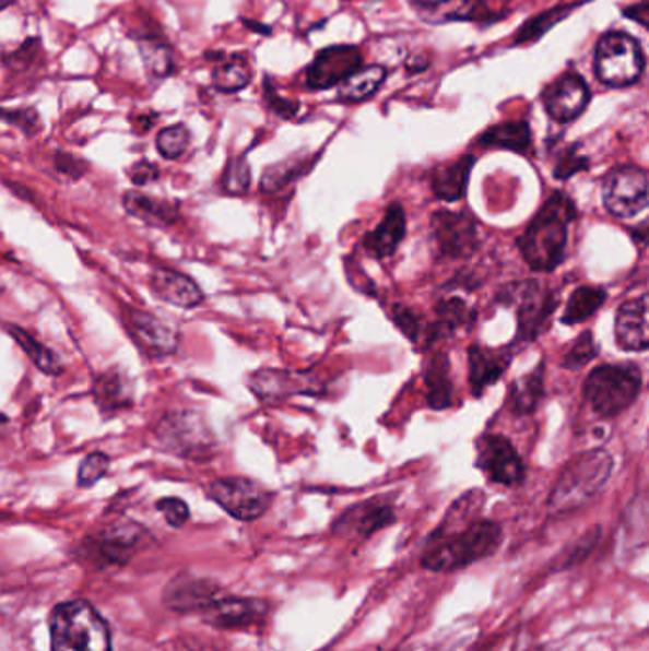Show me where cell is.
<instances>
[{"instance_id": "obj_14", "label": "cell", "mask_w": 649, "mask_h": 651, "mask_svg": "<svg viewBox=\"0 0 649 651\" xmlns=\"http://www.w3.org/2000/svg\"><path fill=\"white\" fill-rule=\"evenodd\" d=\"M589 86L577 73L562 74L543 92V104L551 119L569 122L577 119L589 104Z\"/></svg>"}, {"instance_id": "obj_11", "label": "cell", "mask_w": 649, "mask_h": 651, "mask_svg": "<svg viewBox=\"0 0 649 651\" xmlns=\"http://www.w3.org/2000/svg\"><path fill=\"white\" fill-rule=\"evenodd\" d=\"M430 240L440 258H465L476 248V223L465 212H436L430 220Z\"/></svg>"}, {"instance_id": "obj_52", "label": "cell", "mask_w": 649, "mask_h": 651, "mask_svg": "<svg viewBox=\"0 0 649 651\" xmlns=\"http://www.w3.org/2000/svg\"><path fill=\"white\" fill-rule=\"evenodd\" d=\"M625 15L640 23L642 27H648L649 0H640V2H636L633 7L625 8Z\"/></svg>"}, {"instance_id": "obj_2", "label": "cell", "mask_w": 649, "mask_h": 651, "mask_svg": "<svg viewBox=\"0 0 649 651\" xmlns=\"http://www.w3.org/2000/svg\"><path fill=\"white\" fill-rule=\"evenodd\" d=\"M576 220V206L564 193H554L531 220L518 248L533 271H553L566 256L569 223Z\"/></svg>"}, {"instance_id": "obj_36", "label": "cell", "mask_w": 649, "mask_h": 651, "mask_svg": "<svg viewBox=\"0 0 649 651\" xmlns=\"http://www.w3.org/2000/svg\"><path fill=\"white\" fill-rule=\"evenodd\" d=\"M140 54L149 73L156 79L170 76L174 71V56L168 46L156 38H143L140 43Z\"/></svg>"}, {"instance_id": "obj_44", "label": "cell", "mask_w": 649, "mask_h": 651, "mask_svg": "<svg viewBox=\"0 0 649 651\" xmlns=\"http://www.w3.org/2000/svg\"><path fill=\"white\" fill-rule=\"evenodd\" d=\"M156 509L163 512L166 522L174 528H181L189 520V507L179 497H164L156 504Z\"/></svg>"}, {"instance_id": "obj_21", "label": "cell", "mask_w": 649, "mask_h": 651, "mask_svg": "<svg viewBox=\"0 0 649 651\" xmlns=\"http://www.w3.org/2000/svg\"><path fill=\"white\" fill-rule=\"evenodd\" d=\"M92 394L104 414H115L125 407L132 406L133 383L126 371L113 368L94 379Z\"/></svg>"}, {"instance_id": "obj_45", "label": "cell", "mask_w": 649, "mask_h": 651, "mask_svg": "<svg viewBox=\"0 0 649 651\" xmlns=\"http://www.w3.org/2000/svg\"><path fill=\"white\" fill-rule=\"evenodd\" d=\"M392 320H394V324L399 326L402 333H406L408 338H410L413 343L420 341L423 328H421L420 317H417L412 309H406V307H402V305H394V309H392Z\"/></svg>"}, {"instance_id": "obj_35", "label": "cell", "mask_w": 649, "mask_h": 651, "mask_svg": "<svg viewBox=\"0 0 649 651\" xmlns=\"http://www.w3.org/2000/svg\"><path fill=\"white\" fill-rule=\"evenodd\" d=\"M212 81H214L215 88L222 90V92H238L250 84V63L246 58H238V56L223 61L222 66L215 67Z\"/></svg>"}, {"instance_id": "obj_27", "label": "cell", "mask_w": 649, "mask_h": 651, "mask_svg": "<svg viewBox=\"0 0 649 651\" xmlns=\"http://www.w3.org/2000/svg\"><path fill=\"white\" fill-rule=\"evenodd\" d=\"M510 363L509 353H495L489 348H469V370H471L472 392L479 396L486 387L502 378Z\"/></svg>"}, {"instance_id": "obj_10", "label": "cell", "mask_w": 649, "mask_h": 651, "mask_svg": "<svg viewBox=\"0 0 649 651\" xmlns=\"http://www.w3.org/2000/svg\"><path fill=\"white\" fill-rule=\"evenodd\" d=\"M126 332L141 353L148 356H170L179 347V333L174 326L151 312L126 305L122 309Z\"/></svg>"}, {"instance_id": "obj_6", "label": "cell", "mask_w": 649, "mask_h": 651, "mask_svg": "<svg viewBox=\"0 0 649 651\" xmlns=\"http://www.w3.org/2000/svg\"><path fill=\"white\" fill-rule=\"evenodd\" d=\"M155 438L166 452L177 458L206 459L214 453L215 438L202 415L179 410L164 415L155 427Z\"/></svg>"}, {"instance_id": "obj_28", "label": "cell", "mask_w": 649, "mask_h": 651, "mask_svg": "<svg viewBox=\"0 0 649 651\" xmlns=\"http://www.w3.org/2000/svg\"><path fill=\"white\" fill-rule=\"evenodd\" d=\"M480 145L484 147H502L517 151V153H528L531 151V132L528 122L517 120V122H503L497 127H492L487 132L480 135Z\"/></svg>"}, {"instance_id": "obj_8", "label": "cell", "mask_w": 649, "mask_h": 651, "mask_svg": "<svg viewBox=\"0 0 649 651\" xmlns=\"http://www.w3.org/2000/svg\"><path fill=\"white\" fill-rule=\"evenodd\" d=\"M210 497L229 512L231 517L243 522L261 519L271 507V494L258 482L243 476H227L210 484Z\"/></svg>"}, {"instance_id": "obj_3", "label": "cell", "mask_w": 649, "mask_h": 651, "mask_svg": "<svg viewBox=\"0 0 649 651\" xmlns=\"http://www.w3.org/2000/svg\"><path fill=\"white\" fill-rule=\"evenodd\" d=\"M612 469V455L602 448L576 455L558 474L548 496V512L562 517L579 511L604 488Z\"/></svg>"}, {"instance_id": "obj_31", "label": "cell", "mask_w": 649, "mask_h": 651, "mask_svg": "<svg viewBox=\"0 0 649 651\" xmlns=\"http://www.w3.org/2000/svg\"><path fill=\"white\" fill-rule=\"evenodd\" d=\"M387 71L381 66H369L356 69L340 84V97L345 102H364L374 96L384 84Z\"/></svg>"}, {"instance_id": "obj_15", "label": "cell", "mask_w": 649, "mask_h": 651, "mask_svg": "<svg viewBox=\"0 0 649 651\" xmlns=\"http://www.w3.org/2000/svg\"><path fill=\"white\" fill-rule=\"evenodd\" d=\"M269 604L258 599L217 596L204 609L206 622L220 629H248L267 619Z\"/></svg>"}, {"instance_id": "obj_17", "label": "cell", "mask_w": 649, "mask_h": 651, "mask_svg": "<svg viewBox=\"0 0 649 651\" xmlns=\"http://www.w3.org/2000/svg\"><path fill=\"white\" fill-rule=\"evenodd\" d=\"M149 286L158 299L179 309H194L204 301V294L191 276L170 267H155Z\"/></svg>"}, {"instance_id": "obj_26", "label": "cell", "mask_w": 649, "mask_h": 651, "mask_svg": "<svg viewBox=\"0 0 649 651\" xmlns=\"http://www.w3.org/2000/svg\"><path fill=\"white\" fill-rule=\"evenodd\" d=\"M220 596L217 587L204 579H181L166 591V604L177 612L206 609Z\"/></svg>"}, {"instance_id": "obj_47", "label": "cell", "mask_w": 649, "mask_h": 651, "mask_svg": "<svg viewBox=\"0 0 649 651\" xmlns=\"http://www.w3.org/2000/svg\"><path fill=\"white\" fill-rule=\"evenodd\" d=\"M128 174H130V179H132V184L135 187L149 186V184H153L161 176L158 166L149 163V161H140V163L133 164Z\"/></svg>"}, {"instance_id": "obj_30", "label": "cell", "mask_w": 649, "mask_h": 651, "mask_svg": "<svg viewBox=\"0 0 649 651\" xmlns=\"http://www.w3.org/2000/svg\"><path fill=\"white\" fill-rule=\"evenodd\" d=\"M248 383L261 400H279L294 392H303L302 378H295L288 371L261 370L253 374Z\"/></svg>"}, {"instance_id": "obj_20", "label": "cell", "mask_w": 649, "mask_h": 651, "mask_svg": "<svg viewBox=\"0 0 649 651\" xmlns=\"http://www.w3.org/2000/svg\"><path fill=\"white\" fill-rule=\"evenodd\" d=\"M404 235H406V214L399 202H392L391 206L387 208L381 223L364 238V248L379 260L389 258L404 240Z\"/></svg>"}, {"instance_id": "obj_1", "label": "cell", "mask_w": 649, "mask_h": 651, "mask_svg": "<svg viewBox=\"0 0 649 651\" xmlns=\"http://www.w3.org/2000/svg\"><path fill=\"white\" fill-rule=\"evenodd\" d=\"M503 543V528L492 520H474L461 528H436L421 556V566L451 573L494 556Z\"/></svg>"}, {"instance_id": "obj_50", "label": "cell", "mask_w": 649, "mask_h": 651, "mask_svg": "<svg viewBox=\"0 0 649 651\" xmlns=\"http://www.w3.org/2000/svg\"><path fill=\"white\" fill-rule=\"evenodd\" d=\"M0 119L12 122V125H17V127L30 132L31 128L37 125L38 117L35 111H0Z\"/></svg>"}, {"instance_id": "obj_46", "label": "cell", "mask_w": 649, "mask_h": 651, "mask_svg": "<svg viewBox=\"0 0 649 651\" xmlns=\"http://www.w3.org/2000/svg\"><path fill=\"white\" fill-rule=\"evenodd\" d=\"M598 540V528L597 530H592V532L587 533L583 535L581 540L577 541L574 548L569 551V555L564 558V564H560V568H566V566H574V564H579L581 560L587 558L592 547L597 545Z\"/></svg>"}, {"instance_id": "obj_37", "label": "cell", "mask_w": 649, "mask_h": 651, "mask_svg": "<svg viewBox=\"0 0 649 651\" xmlns=\"http://www.w3.org/2000/svg\"><path fill=\"white\" fill-rule=\"evenodd\" d=\"M189 143H191V132L185 125L164 128L156 135V149L168 161H176L179 156L185 155Z\"/></svg>"}, {"instance_id": "obj_23", "label": "cell", "mask_w": 649, "mask_h": 651, "mask_svg": "<svg viewBox=\"0 0 649 651\" xmlns=\"http://www.w3.org/2000/svg\"><path fill=\"white\" fill-rule=\"evenodd\" d=\"M128 214L153 227H170L179 220V206L170 200L155 199L140 191H128L122 197Z\"/></svg>"}, {"instance_id": "obj_51", "label": "cell", "mask_w": 649, "mask_h": 651, "mask_svg": "<svg viewBox=\"0 0 649 651\" xmlns=\"http://www.w3.org/2000/svg\"><path fill=\"white\" fill-rule=\"evenodd\" d=\"M267 102H269L271 109H273L276 115H281L282 119H292L295 111H297V105L290 104L286 99H281V97L274 96L273 92H269V90H267Z\"/></svg>"}, {"instance_id": "obj_24", "label": "cell", "mask_w": 649, "mask_h": 651, "mask_svg": "<svg viewBox=\"0 0 649 651\" xmlns=\"http://www.w3.org/2000/svg\"><path fill=\"white\" fill-rule=\"evenodd\" d=\"M141 528L135 524H118L94 541L92 553L94 558L105 564H122L128 560L135 545L140 543Z\"/></svg>"}, {"instance_id": "obj_29", "label": "cell", "mask_w": 649, "mask_h": 651, "mask_svg": "<svg viewBox=\"0 0 649 651\" xmlns=\"http://www.w3.org/2000/svg\"><path fill=\"white\" fill-rule=\"evenodd\" d=\"M8 333L14 338L15 343L23 348V353L30 356L31 363L37 366L38 370L46 376H61L63 374V363L52 348L46 347L40 341L35 340L30 332H25L20 326H8Z\"/></svg>"}, {"instance_id": "obj_49", "label": "cell", "mask_w": 649, "mask_h": 651, "mask_svg": "<svg viewBox=\"0 0 649 651\" xmlns=\"http://www.w3.org/2000/svg\"><path fill=\"white\" fill-rule=\"evenodd\" d=\"M585 161L581 156H577L574 151L568 153V155L560 158V163L556 164V168H554V178L558 179H566L569 176H574L577 170H581L585 168Z\"/></svg>"}, {"instance_id": "obj_12", "label": "cell", "mask_w": 649, "mask_h": 651, "mask_svg": "<svg viewBox=\"0 0 649 651\" xmlns=\"http://www.w3.org/2000/svg\"><path fill=\"white\" fill-rule=\"evenodd\" d=\"M479 466L489 481L503 486H517L524 481V463L509 438L486 435L479 442Z\"/></svg>"}, {"instance_id": "obj_25", "label": "cell", "mask_w": 649, "mask_h": 651, "mask_svg": "<svg viewBox=\"0 0 649 651\" xmlns=\"http://www.w3.org/2000/svg\"><path fill=\"white\" fill-rule=\"evenodd\" d=\"M472 166H474V156L467 155L458 158L456 163L442 164L430 174V187L433 193L446 202H456L463 199L469 178H471Z\"/></svg>"}, {"instance_id": "obj_13", "label": "cell", "mask_w": 649, "mask_h": 651, "mask_svg": "<svg viewBox=\"0 0 649 651\" xmlns=\"http://www.w3.org/2000/svg\"><path fill=\"white\" fill-rule=\"evenodd\" d=\"M362 56L356 46H332L318 54L307 69V86L312 90H326L338 86L361 69Z\"/></svg>"}, {"instance_id": "obj_9", "label": "cell", "mask_w": 649, "mask_h": 651, "mask_svg": "<svg viewBox=\"0 0 649 651\" xmlns=\"http://www.w3.org/2000/svg\"><path fill=\"white\" fill-rule=\"evenodd\" d=\"M648 174L640 166L613 168L604 179L602 199L613 215L635 217L648 208Z\"/></svg>"}, {"instance_id": "obj_38", "label": "cell", "mask_w": 649, "mask_h": 651, "mask_svg": "<svg viewBox=\"0 0 649 651\" xmlns=\"http://www.w3.org/2000/svg\"><path fill=\"white\" fill-rule=\"evenodd\" d=\"M436 312H438V322H436L435 328H430V340H433V333L435 332L436 335L438 333H450L469 322V309L459 299L444 301V304L436 307Z\"/></svg>"}, {"instance_id": "obj_33", "label": "cell", "mask_w": 649, "mask_h": 651, "mask_svg": "<svg viewBox=\"0 0 649 651\" xmlns=\"http://www.w3.org/2000/svg\"><path fill=\"white\" fill-rule=\"evenodd\" d=\"M604 301V289L594 288V286H581L569 297L562 322L571 326L581 324L585 320H589L602 307Z\"/></svg>"}, {"instance_id": "obj_5", "label": "cell", "mask_w": 649, "mask_h": 651, "mask_svg": "<svg viewBox=\"0 0 649 651\" xmlns=\"http://www.w3.org/2000/svg\"><path fill=\"white\" fill-rule=\"evenodd\" d=\"M642 391V374L633 364H605L590 371L583 396L594 414L605 419L623 414Z\"/></svg>"}, {"instance_id": "obj_18", "label": "cell", "mask_w": 649, "mask_h": 651, "mask_svg": "<svg viewBox=\"0 0 649 651\" xmlns=\"http://www.w3.org/2000/svg\"><path fill=\"white\" fill-rule=\"evenodd\" d=\"M648 296L628 299L615 317V341L625 351L642 353L649 347Z\"/></svg>"}, {"instance_id": "obj_19", "label": "cell", "mask_w": 649, "mask_h": 651, "mask_svg": "<svg viewBox=\"0 0 649 651\" xmlns=\"http://www.w3.org/2000/svg\"><path fill=\"white\" fill-rule=\"evenodd\" d=\"M413 8L423 22L435 23V25L450 22H479L489 14L484 0H433V2H413Z\"/></svg>"}, {"instance_id": "obj_32", "label": "cell", "mask_w": 649, "mask_h": 651, "mask_svg": "<svg viewBox=\"0 0 649 651\" xmlns=\"http://www.w3.org/2000/svg\"><path fill=\"white\" fill-rule=\"evenodd\" d=\"M543 396V366L531 371L530 376L518 379L509 392V407L518 415L531 414Z\"/></svg>"}, {"instance_id": "obj_39", "label": "cell", "mask_w": 649, "mask_h": 651, "mask_svg": "<svg viewBox=\"0 0 649 651\" xmlns=\"http://www.w3.org/2000/svg\"><path fill=\"white\" fill-rule=\"evenodd\" d=\"M111 466V459L107 458L105 453L94 452L82 459L81 466H79V473H76V484L81 488H90L97 482L104 478L107 471Z\"/></svg>"}, {"instance_id": "obj_4", "label": "cell", "mask_w": 649, "mask_h": 651, "mask_svg": "<svg viewBox=\"0 0 649 651\" xmlns=\"http://www.w3.org/2000/svg\"><path fill=\"white\" fill-rule=\"evenodd\" d=\"M52 651H111V632L96 607L71 600L54 607Z\"/></svg>"}, {"instance_id": "obj_43", "label": "cell", "mask_w": 649, "mask_h": 651, "mask_svg": "<svg viewBox=\"0 0 649 651\" xmlns=\"http://www.w3.org/2000/svg\"><path fill=\"white\" fill-rule=\"evenodd\" d=\"M598 348L592 338V332H583L577 338L574 347L569 348L568 355L564 358V368L579 370L585 364L590 363L597 356Z\"/></svg>"}, {"instance_id": "obj_41", "label": "cell", "mask_w": 649, "mask_h": 651, "mask_svg": "<svg viewBox=\"0 0 649 651\" xmlns=\"http://www.w3.org/2000/svg\"><path fill=\"white\" fill-rule=\"evenodd\" d=\"M299 164L281 163L274 164L271 168H267L263 178H261V191L263 193H276L284 187L288 186L290 181L299 174Z\"/></svg>"}, {"instance_id": "obj_53", "label": "cell", "mask_w": 649, "mask_h": 651, "mask_svg": "<svg viewBox=\"0 0 649 651\" xmlns=\"http://www.w3.org/2000/svg\"><path fill=\"white\" fill-rule=\"evenodd\" d=\"M10 2H12V0H0V10H2V8H7Z\"/></svg>"}, {"instance_id": "obj_48", "label": "cell", "mask_w": 649, "mask_h": 651, "mask_svg": "<svg viewBox=\"0 0 649 651\" xmlns=\"http://www.w3.org/2000/svg\"><path fill=\"white\" fill-rule=\"evenodd\" d=\"M86 166L88 164L84 161L73 155H67V153H58V156H56V168H58L59 174L69 176L71 179L81 178L84 170H86Z\"/></svg>"}, {"instance_id": "obj_22", "label": "cell", "mask_w": 649, "mask_h": 651, "mask_svg": "<svg viewBox=\"0 0 649 651\" xmlns=\"http://www.w3.org/2000/svg\"><path fill=\"white\" fill-rule=\"evenodd\" d=\"M522 294H520V311H518V319H520V333L524 340H533L539 332L541 326L545 324V320L551 317L554 311V297L551 294H543V289L539 288L538 284L528 282L522 284Z\"/></svg>"}, {"instance_id": "obj_40", "label": "cell", "mask_w": 649, "mask_h": 651, "mask_svg": "<svg viewBox=\"0 0 649 651\" xmlns=\"http://www.w3.org/2000/svg\"><path fill=\"white\" fill-rule=\"evenodd\" d=\"M569 8H554L548 10L545 14L533 17L531 22L526 23L524 27L520 29L517 35V43H531V40H538L543 33L551 29L554 23L560 22L562 17L568 15Z\"/></svg>"}, {"instance_id": "obj_16", "label": "cell", "mask_w": 649, "mask_h": 651, "mask_svg": "<svg viewBox=\"0 0 649 651\" xmlns=\"http://www.w3.org/2000/svg\"><path fill=\"white\" fill-rule=\"evenodd\" d=\"M397 520L392 505L384 504L379 499H369L366 504L354 505L347 512L341 514L333 524V533L341 535H356L366 540L369 535L384 530Z\"/></svg>"}, {"instance_id": "obj_7", "label": "cell", "mask_w": 649, "mask_h": 651, "mask_svg": "<svg viewBox=\"0 0 649 651\" xmlns=\"http://www.w3.org/2000/svg\"><path fill=\"white\" fill-rule=\"evenodd\" d=\"M594 66L600 82L625 88L640 81L646 61L636 38L627 33H607L598 43Z\"/></svg>"}, {"instance_id": "obj_34", "label": "cell", "mask_w": 649, "mask_h": 651, "mask_svg": "<svg viewBox=\"0 0 649 651\" xmlns=\"http://www.w3.org/2000/svg\"><path fill=\"white\" fill-rule=\"evenodd\" d=\"M448 371H450V364L444 355H436L428 364L427 376H425L428 404L436 410H444L451 404V381Z\"/></svg>"}, {"instance_id": "obj_42", "label": "cell", "mask_w": 649, "mask_h": 651, "mask_svg": "<svg viewBox=\"0 0 649 651\" xmlns=\"http://www.w3.org/2000/svg\"><path fill=\"white\" fill-rule=\"evenodd\" d=\"M251 174L250 166L244 158H233L227 170L223 174V189L225 193L243 194L250 187Z\"/></svg>"}]
</instances>
